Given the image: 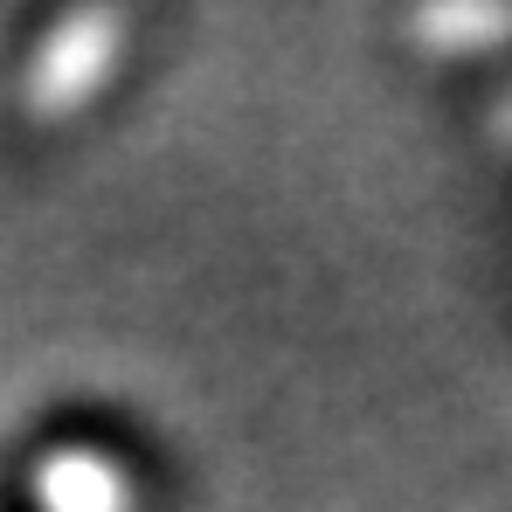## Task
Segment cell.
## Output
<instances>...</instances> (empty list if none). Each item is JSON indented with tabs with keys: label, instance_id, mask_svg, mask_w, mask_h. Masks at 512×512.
Listing matches in <instances>:
<instances>
[{
	"label": "cell",
	"instance_id": "1",
	"mask_svg": "<svg viewBox=\"0 0 512 512\" xmlns=\"http://www.w3.org/2000/svg\"><path fill=\"white\" fill-rule=\"evenodd\" d=\"M111 35H118V21L111 14H90L77 28H63V42L49 49L56 63H42V77H35V104L42 111H56V104H70L77 84H97V70H104V56H111Z\"/></svg>",
	"mask_w": 512,
	"mask_h": 512
},
{
	"label": "cell",
	"instance_id": "2",
	"mask_svg": "<svg viewBox=\"0 0 512 512\" xmlns=\"http://www.w3.org/2000/svg\"><path fill=\"white\" fill-rule=\"evenodd\" d=\"M42 492H49V512H118V478L97 464V457H70V464H49V478H42Z\"/></svg>",
	"mask_w": 512,
	"mask_h": 512
}]
</instances>
